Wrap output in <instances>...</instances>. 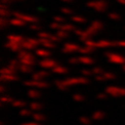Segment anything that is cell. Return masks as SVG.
<instances>
[{"instance_id": "6da1fadb", "label": "cell", "mask_w": 125, "mask_h": 125, "mask_svg": "<svg viewBox=\"0 0 125 125\" xmlns=\"http://www.w3.org/2000/svg\"><path fill=\"white\" fill-rule=\"evenodd\" d=\"M104 117V114L103 113H99V112H97V113H95V114L93 115V118L95 119V120H100V119H102Z\"/></svg>"}, {"instance_id": "277c9868", "label": "cell", "mask_w": 125, "mask_h": 125, "mask_svg": "<svg viewBox=\"0 0 125 125\" xmlns=\"http://www.w3.org/2000/svg\"><path fill=\"white\" fill-rule=\"evenodd\" d=\"M28 114H29V113L27 112V111H23V112H21V115H22V116H27Z\"/></svg>"}, {"instance_id": "5b68a950", "label": "cell", "mask_w": 125, "mask_h": 125, "mask_svg": "<svg viewBox=\"0 0 125 125\" xmlns=\"http://www.w3.org/2000/svg\"><path fill=\"white\" fill-rule=\"evenodd\" d=\"M22 125H40L38 123H25V124H22Z\"/></svg>"}, {"instance_id": "3957f363", "label": "cell", "mask_w": 125, "mask_h": 125, "mask_svg": "<svg viewBox=\"0 0 125 125\" xmlns=\"http://www.w3.org/2000/svg\"><path fill=\"white\" fill-rule=\"evenodd\" d=\"M80 122L84 124V125H89L90 123H91V120L88 119V118H80Z\"/></svg>"}, {"instance_id": "7a4b0ae2", "label": "cell", "mask_w": 125, "mask_h": 125, "mask_svg": "<svg viewBox=\"0 0 125 125\" xmlns=\"http://www.w3.org/2000/svg\"><path fill=\"white\" fill-rule=\"evenodd\" d=\"M32 118L36 120V121H43L45 118H44V116H41V115H38V114H36V115H33L32 116Z\"/></svg>"}]
</instances>
